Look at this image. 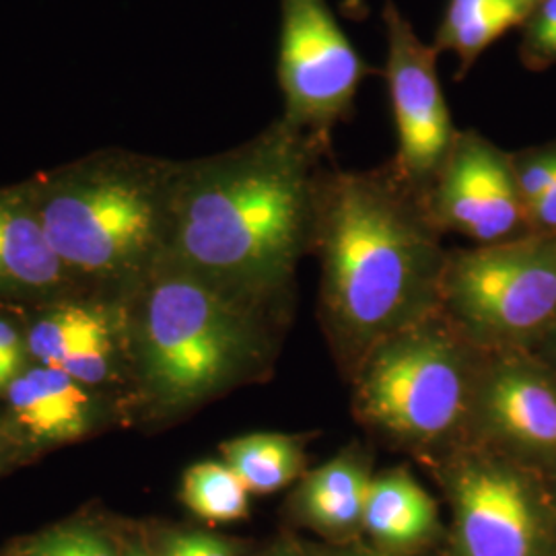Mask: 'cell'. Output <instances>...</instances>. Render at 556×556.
I'll list each match as a JSON object with an SVG mask.
<instances>
[{
	"mask_svg": "<svg viewBox=\"0 0 556 556\" xmlns=\"http://www.w3.org/2000/svg\"><path fill=\"white\" fill-rule=\"evenodd\" d=\"M250 353L243 319L197 275L163 278L144 326L147 374L165 402L184 404L217 390Z\"/></svg>",
	"mask_w": 556,
	"mask_h": 556,
	"instance_id": "3957f363",
	"label": "cell"
},
{
	"mask_svg": "<svg viewBox=\"0 0 556 556\" xmlns=\"http://www.w3.org/2000/svg\"><path fill=\"white\" fill-rule=\"evenodd\" d=\"M526 215L528 223L534 225L542 236L556 238V181L534 204L528 206Z\"/></svg>",
	"mask_w": 556,
	"mask_h": 556,
	"instance_id": "484cf974",
	"label": "cell"
},
{
	"mask_svg": "<svg viewBox=\"0 0 556 556\" xmlns=\"http://www.w3.org/2000/svg\"><path fill=\"white\" fill-rule=\"evenodd\" d=\"M381 21L388 43L383 77L396 126L394 167L425 197L459 130L439 83L438 50L418 38L392 0L386 2Z\"/></svg>",
	"mask_w": 556,
	"mask_h": 556,
	"instance_id": "52a82bcc",
	"label": "cell"
},
{
	"mask_svg": "<svg viewBox=\"0 0 556 556\" xmlns=\"http://www.w3.org/2000/svg\"><path fill=\"white\" fill-rule=\"evenodd\" d=\"M486 427L507 443L536 454H556V388L530 369L505 367L480 394Z\"/></svg>",
	"mask_w": 556,
	"mask_h": 556,
	"instance_id": "8fae6325",
	"label": "cell"
},
{
	"mask_svg": "<svg viewBox=\"0 0 556 556\" xmlns=\"http://www.w3.org/2000/svg\"><path fill=\"white\" fill-rule=\"evenodd\" d=\"M371 477L358 457L344 454L305 478L299 491L303 516L324 530H351L363 523Z\"/></svg>",
	"mask_w": 556,
	"mask_h": 556,
	"instance_id": "9a60e30c",
	"label": "cell"
},
{
	"mask_svg": "<svg viewBox=\"0 0 556 556\" xmlns=\"http://www.w3.org/2000/svg\"><path fill=\"white\" fill-rule=\"evenodd\" d=\"M27 556H34V555H27Z\"/></svg>",
	"mask_w": 556,
	"mask_h": 556,
	"instance_id": "f546056e",
	"label": "cell"
},
{
	"mask_svg": "<svg viewBox=\"0 0 556 556\" xmlns=\"http://www.w3.org/2000/svg\"><path fill=\"white\" fill-rule=\"evenodd\" d=\"M516 169L517 188L523 206L528 211L556 181V142L528 149L519 155H511Z\"/></svg>",
	"mask_w": 556,
	"mask_h": 556,
	"instance_id": "44dd1931",
	"label": "cell"
},
{
	"mask_svg": "<svg viewBox=\"0 0 556 556\" xmlns=\"http://www.w3.org/2000/svg\"><path fill=\"white\" fill-rule=\"evenodd\" d=\"M363 526L381 544L406 548L435 532L438 507L415 478L394 470L371 478Z\"/></svg>",
	"mask_w": 556,
	"mask_h": 556,
	"instance_id": "5bb4252c",
	"label": "cell"
},
{
	"mask_svg": "<svg viewBox=\"0 0 556 556\" xmlns=\"http://www.w3.org/2000/svg\"><path fill=\"white\" fill-rule=\"evenodd\" d=\"M519 59L530 71L556 66V0H542L523 23Z\"/></svg>",
	"mask_w": 556,
	"mask_h": 556,
	"instance_id": "ffe728a7",
	"label": "cell"
},
{
	"mask_svg": "<svg viewBox=\"0 0 556 556\" xmlns=\"http://www.w3.org/2000/svg\"><path fill=\"white\" fill-rule=\"evenodd\" d=\"M425 202L439 229L482 245L519 238L528 223L511 155L475 130H459Z\"/></svg>",
	"mask_w": 556,
	"mask_h": 556,
	"instance_id": "9c48e42d",
	"label": "cell"
},
{
	"mask_svg": "<svg viewBox=\"0 0 556 556\" xmlns=\"http://www.w3.org/2000/svg\"><path fill=\"white\" fill-rule=\"evenodd\" d=\"M358 402L365 417L396 438H445L468 410L466 361L450 338L413 326L379 344L361 379Z\"/></svg>",
	"mask_w": 556,
	"mask_h": 556,
	"instance_id": "5b68a950",
	"label": "cell"
},
{
	"mask_svg": "<svg viewBox=\"0 0 556 556\" xmlns=\"http://www.w3.org/2000/svg\"><path fill=\"white\" fill-rule=\"evenodd\" d=\"M358 556H379V555H358Z\"/></svg>",
	"mask_w": 556,
	"mask_h": 556,
	"instance_id": "f1b7e54d",
	"label": "cell"
},
{
	"mask_svg": "<svg viewBox=\"0 0 556 556\" xmlns=\"http://www.w3.org/2000/svg\"><path fill=\"white\" fill-rule=\"evenodd\" d=\"M225 464L250 493L268 495L301 475L305 457L298 439L285 435H248L223 447Z\"/></svg>",
	"mask_w": 556,
	"mask_h": 556,
	"instance_id": "e0dca14e",
	"label": "cell"
},
{
	"mask_svg": "<svg viewBox=\"0 0 556 556\" xmlns=\"http://www.w3.org/2000/svg\"><path fill=\"white\" fill-rule=\"evenodd\" d=\"M23 365V346L17 332L0 319V390L9 388V383L17 376Z\"/></svg>",
	"mask_w": 556,
	"mask_h": 556,
	"instance_id": "d4e9b609",
	"label": "cell"
},
{
	"mask_svg": "<svg viewBox=\"0 0 556 556\" xmlns=\"http://www.w3.org/2000/svg\"><path fill=\"white\" fill-rule=\"evenodd\" d=\"M40 220L60 262L108 270L139 256L153 241L157 211L135 184L98 181L52 197Z\"/></svg>",
	"mask_w": 556,
	"mask_h": 556,
	"instance_id": "ba28073f",
	"label": "cell"
},
{
	"mask_svg": "<svg viewBox=\"0 0 556 556\" xmlns=\"http://www.w3.org/2000/svg\"><path fill=\"white\" fill-rule=\"evenodd\" d=\"M126 556H147L144 553H140L137 548H132V551H128V555Z\"/></svg>",
	"mask_w": 556,
	"mask_h": 556,
	"instance_id": "83f0119b",
	"label": "cell"
},
{
	"mask_svg": "<svg viewBox=\"0 0 556 556\" xmlns=\"http://www.w3.org/2000/svg\"><path fill=\"white\" fill-rule=\"evenodd\" d=\"M425 197L397 174H321L314 245L342 332L378 342L415 326L439 295L447 256Z\"/></svg>",
	"mask_w": 556,
	"mask_h": 556,
	"instance_id": "7a4b0ae2",
	"label": "cell"
},
{
	"mask_svg": "<svg viewBox=\"0 0 556 556\" xmlns=\"http://www.w3.org/2000/svg\"><path fill=\"white\" fill-rule=\"evenodd\" d=\"M439 295L480 342L530 337L556 318V238L534 233L456 252Z\"/></svg>",
	"mask_w": 556,
	"mask_h": 556,
	"instance_id": "277c9868",
	"label": "cell"
},
{
	"mask_svg": "<svg viewBox=\"0 0 556 556\" xmlns=\"http://www.w3.org/2000/svg\"><path fill=\"white\" fill-rule=\"evenodd\" d=\"M462 556H536L540 519L514 470L484 457L459 459L450 477Z\"/></svg>",
	"mask_w": 556,
	"mask_h": 556,
	"instance_id": "30bf717a",
	"label": "cell"
},
{
	"mask_svg": "<svg viewBox=\"0 0 556 556\" xmlns=\"http://www.w3.org/2000/svg\"><path fill=\"white\" fill-rule=\"evenodd\" d=\"M60 264L41 220L0 204V282L46 287L59 278Z\"/></svg>",
	"mask_w": 556,
	"mask_h": 556,
	"instance_id": "2e32d148",
	"label": "cell"
},
{
	"mask_svg": "<svg viewBox=\"0 0 556 556\" xmlns=\"http://www.w3.org/2000/svg\"><path fill=\"white\" fill-rule=\"evenodd\" d=\"M371 73L326 0H280L278 85L287 124L330 144Z\"/></svg>",
	"mask_w": 556,
	"mask_h": 556,
	"instance_id": "8992f818",
	"label": "cell"
},
{
	"mask_svg": "<svg viewBox=\"0 0 556 556\" xmlns=\"http://www.w3.org/2000/svg\"><path fill=\"white\" fill-rule=\"evenodd\" d=\"M7 392L21 427L38 441H68L87 431L91 400L79 381L60 369H31L13 379Z\"/></svg>",
	"mask_w": 556,
	"mask_h": 556,
	"instance_id": "7c38bea8",
	"label": "cell"
},
{
	"mask_svg": "<svg viewBox=\"0 0 556 556\" xmlns=\"http://www.w3.org/2000/svg\"><path fill=\"white\" fill-rule=\"evenodd\" d=\"M328 147L280 118L245 151L200 169L174 206L179 258L206 277L282 285L314 241Z\"/></svg>",
	"mask_w": 556,
	"mask_h": 556,
	"instance_id": "6da1fadb",
	"label": "cell"
},
{
	"mask_svg": "<svg viewBox=\"0 0 556 556\" xmlns=\"http://www.w3.org/2000/svg\"><path fill=\"white\" fill-rule=\"evenodd\" d=\"M342 15L353 21H363L369 17V4L367 0H340Z\"/></svg>",
	"mask_w": 556,
	"mask_h": 556,
	"instance_id": "4316f807",
	"label": "cell"
},
{
	"mask_svg": "<svg viewBox=\"0 0 556 556\" xmlns=\"http://www.w3.org/2000/svg\"><path fill=\"white\" fill-rule=\"evenodd\" d=\"M108 330L98 312L85 307H62L38 321L29 332V351L46 367H56L79 342Z\"/></svg>",
	"mask_w": 556,
	"mask_h": 556,
	"instance_id": "d6986e66",
	"label": "cell"
},
{
	"mask_svg": "<svg viewBox=\"0 0 556 556\" xmlns=\"http://www.w3.org/2000/svg\"><path fill=\"white\" fill-rule=\"evenodd\" d=\"M34 556H114L108 544L83 530H60L40 538L27 548Z\"/></svg>",
	"mask_w": 556,
	"mask_h": 556,
	"instance_id": "603a6c76",
	"label": "cell"
},
{
	"mask_svg": "<svg viewBox=\"0 0 556 556\" xmlns=\"http://www.w3.org/2000/svg\"><path fill=\"white\" fill-rule=\"evenodd\" d=\"M165 556H233L229 544L202 534H179L165 542Z\"/></svg>",
	"mask_w": 556,
	"mask_h": 556,
	"instance_id": "cb8c5ba5",
	"label": "cell"
},
{
	"mask_svg": "<svg viewBox=\"0 0 556 556\" xmlns=\"http://www.w3.org/2000/svg\"><path fill=\"white\" fill-rule=\"evenodd\" d=\"M110 349V330H103L79 342L54 369L64 371L79 383H98L105 378Z\"/></svg>",
	"mask_w": 556,
	"mask_h": 556,
	"instance_id": "7402d4cb",
	"label": "cell"
},
{
	"mask_svg": "<svg viewBox=\"0 0 556 556\" xmlns=\"http://www.w3.org/2000/svg\"><path fill=\"white\" fill-rule=\"evenodd\" d=\"M248 495L238 475L220 462L197 464L184 477V503L208 521L241 519L248 514Z\"/></svg>",
	"mask_w": 556,
	"mask_h": 556,
	"instance_id": "ac0fdd59",
	"label": "cell"
},
{
	"mask_svg": "<svg viewBox=\"0 0 556 556\" xmlns=\"http://www.w3.org/2000/svg\"><path fill=\"white\" fill-rule=\"evenodd\" d=\"M542 0H447L433 48L456 54V80L511 29L523 27Z\"/></svg>",
	"mask_w": 556,
	"mask_h": 556,
	"instance_id": "4fadbf2b",
	"label": "cell"
}]
</instances>
